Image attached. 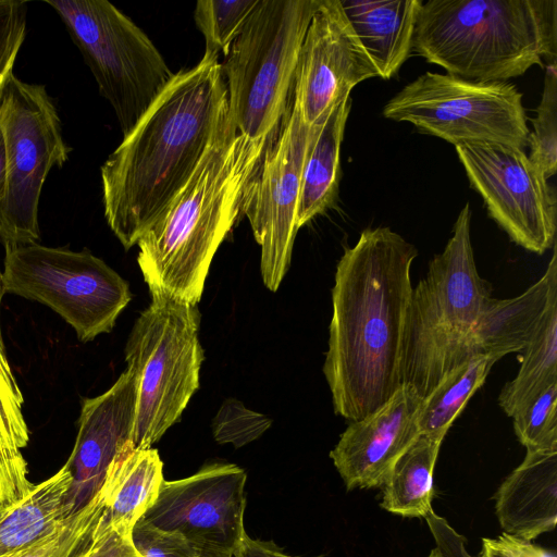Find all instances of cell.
Segmentation results:
<instances>
[{
  "instance_id": "obj_8",
  "label": "cell",
  "mask_w": 557,
  "mask_h": 557,
  "mask_svg": "<svg viewBox=\"0 0 557 557\" xmlns=\"http://www.w3.org/2000/svg\"><path fill=\"white\" fill-rule=\"evenodd\" d=\"M44 2L64 23L126 136L174 73L149 37L109 1Z\"/></svg>"
},
{
  "instance_id": "obj_40",
  "label": "cell",
  "mask_w": 557,
  "mask_h": 557,
  "mask_svg": "<svg viewBox=\"0 0 557 557\" xmlns=\"http://www.w3.org/2000/svg\"><path fill=\"white\" fill-rule=\"evenodd\" d=\"M0 244H1V238H0ZM3 295H4V293H3V288H2V272L0 270V307H1V299H2ZM0 349L5 352V347H4V342H3V337H2V331H1V322H0Z\"/></svg>"
},
{
  "instance_id": "obj_18",
  "label": "cell",
  "mask_w": 557,
  "mask_h": 557,
  "mask_svg": "<svg viewBox=\"0 0 557 557\" xmlns=\"http://www.w3.org/2000/svg\"><path fill=\"white\" fill-rule=\"evenodd\" d=\"M557 301L556 243L543 276L521 295L491 298L467 337L463 358L488 356L496 362L510 352L523 350L540 329L553 302Z\"/></svg>"
},
{
  "instance_id": "obj_34",
  "label": "cell",
  "mask_w": 557,
  "mask_h": 557,
  "mask_svg": "<svg viewBox=\"0 0 557 557\" xmlns=\"http://www.w3.org/2000/svg\"><path fill=\"white\" fill-rule=\"evenodd\" d=\"M132 542L140 557H200L201 552L183 534L161 530L143 517L132 530Z\"/></svg>"
},
{
  "instance_id": "obj_3",
  "label": "cell",
  "mask_w": 557,
  "mask_h": 557,
  "mask_svg": "<svg viewBox=\"0 0 557 557\" xmlns=\"http://www.w3.org/2000/svg\"><path fill=\"white\" fill-rule=\"evenodd\" d=\"M272 135L247 138L227 112L191 177L137 242V262L151 296L198 304L213 256L243 214L247 184Z\"/></svg>"
},
{
  "instance_id": "obj_1",
  "label": "cell",
  "mask_w": 557,
  "mask_h": 557,
  "mask_svg": "<svg viewBox=\"0 0 557 557\" xmlns=\"http://www.w3.org/2000/svg\"><path fill=\"white\" fill-rule=\"evenodd\" d=\"M417 248L389 227L366 228L341 257L323 373L334 411L358 421L401 386V357Z\"/></svg>"
},
{
  "instance_id": "obj_39",
  "label": "cell",
  "mask_w": 557,
  "mask_h": 557,
  "mask_svg": "<svg viewBox=\"0 0 557 557\" xmlns=\"http://www.w3.org/2000/svg\"><path fill=\"white\" fill-rule=\"evenodd\" d=\"M5 182H7V170H5V150L3 136L0 129V203L3 201L5 196Z\"/></svg>"
},
{
  "instance_id": "obj_21",
  "label": "cell",
  "mask_w": 557,
  "mask_h": 557,
  "mask_svg": "<svg viewBox=\"0 0 557 557\" xmlns=\"http://www.w3.org/2000/svg\"><path fill=\"white\" fill-rule=\"evenodd\" d=\"M163 481L158 450L134 448L128 443L110 465L100 487L111 525L131 535L136 522L156 502Z\"/></svg>"
},
{
  "instance_id": "obj_12",
  "label": "cell",
  "mask_w": 557,
  "mask_h": 557,
  "mask_svg": "<svg viewBox=\"0 0 557 557\" xmlns=\"http://www.w3.org/2000/svg\"><path fill=\"white\" fill-rule=\"evenodd\" d=\"M322 125H308L293 100L245 190L242 212L261 247V275L272 292L290 264L302 170Z\"/></svg>"
},
{
  "instance_id": "obj_37",
  "label": "cell",
  "mask_w": 557,
  "mask_h": 557,
  "mask_svg": "<svg viewBox=\"0 0 557 557\" xmlns=\"http://www.w3.org/2000/svg\"><path fill=\"white\" fill-rule=\"evenodd\" d=\"M425 519L436 540V549L444 557H471L463 547V540L448 527L445 520L431 511Z\"/></svg>"
},
{
  "instance_id": "obj_27",
  "label": "cell",
  "mask_w": 557,
  "mask_h": 557,
  "mask_svg": "<svg viewBox=\"0 0 557 557\" xmlns=\"http://www.w3.org/2000/svg\"><path fill=\"white\" fill-rule=\"evenodd\" d=\"M496 361L474 356L448 372L422 399L417 423L419 433L442 442L456 417L485 382Z\"/></svg>"
},
{
  "instance_id": "obj_10",
  "label": "cell",
  "mask_w": 557,
  "mask_h": 557,
  "mask_svg": "<svg viewBox=\"0 0 557 557\" xmlns=\"http://www.w3.org/2000/svg\"><path fill=\"white\" fill-rule=\"evenodd\" d=\"M0 129L5 150V196L0 203L4 247L38 243V210L44 184L69 160L58 109L46 87L13 73L0 99Z\"/></svg>"
},
{
  "instance_id": "obj_33",
  "label": "cell",
  "mask_w": 557,
  "mask_h": 557,
  "mask_svg": "<svg viewBox=\"0 0 557 557\" xmlns=\"http://www.w3.org/2000/svg\"><path fill=\"white\" fill-rule=\"evenodd\" d=\"M27 3L0 0V99L27 33Z\"/></svg>"
},
{
  "instance_id": "obj_43",
  "label": "cell",
  "mask_w": 557,
  "mask_h": 557,
  "mask_svg": "<svg viewBox=\"0 0 557 557\" xmlns=\"http://www.w3.org/2000/svg\"><path fill=\"white\" fill-rule=\"evenodd\" d=\"M11 505H0V520L2 519V517L7 513L9 507Z\"/></svg>"
},
{
  "instance_id": "obj_22",
  "label": "cell",
  "mask_w": 557,
  "mask_h": 557,
  "mask_svg": "<svg viewBox=\"0 0 557 557\" xmlns=\"http://www.w3.org/2000/svg\"><path fill=\"white\" fill-rule=\"evenodd\" d=\"M72 483V473L64 463L9 507L0 520V557L23 555L62 525L73 513L69 505Z\"/></svg>"
},
{
  "instance_id": "obj_35",
  "label": "cell",
  "mask_w": 557,
  "mask_h": 557,
  "mask_svg": "<svg viewBox=\"0 0 557 557\" xmlns=\"http://www.w3.org/2000/svg\"><path fill=\"white\" fill-rule=\"evenodd\" d=\"M86 557H140L132 536L116 531L109 522L104 509L95 530Z\"/></svg>"
},
{
  "instance_id": "obj_5",
  "label": "cell",
  "mask_w": 557,
  "mask_h": 557,
  "mask_svg": "<svg viewBox=\"0 0 557 557\" xmlns=\"http://www.w3.org/2000/svg\"><path fill=\"white\" fill-rule=\"evenodd\" d=\"M471 209L465 205L444 250L412 288L403 345V385L424 399L443 377L466 362L463 347L485 305L488 283L475 267Z\"/></svg>"
},
{
  "instance_id": "obj_20",
  "label": "cell",
  "mask_w": 557,
  "mask_h": 557,
  "mask_svg": "<svg viewBox=\"0 0 557 557\" xmlns=\"http://www.w3.org/2000/svg\"><path fill=\"white\" fill-rule=\"evenodd\" d=\"M362 47L389 79L408 59L422 0H339Z\"/></svg>"
},
{
  "instance_id": "obj_31",
  "label": "cell",
  "mask_w": 557,
  "mask_h": 557,
  "mask_svg": "<svg viewBox=\"0 0 557 557\" xmlns=\"http://www.w3.org/2000/svg\"><path fill=\"white\" fill-rule=\"evenodd\" d=\"M512 419L515 433L527 451L557 450V383Z\"/></svg>"
},
{
  "instance_id": "obj_38",
  "label": "cell",
  "mask_w": 557,
  "mask_h": 557,
  "mask_svg": "<svg viewBox=\"0 0 557 557\" xmlns=\"http://www.w3.org/2000/svg\"><path fill=\"white\" fill-rule=\"evenodd\" d=\"M233 557H298L285 554L274 542L250 537L247 532L240 539Z\"/></svg>"
},
{
  "instance_id": "obj_28",
  "label": "cell",
  "mask_w": 557,
  "mask_h": 557,
  "mask_svg": "<svg viewBox=\"0 0 557 557\" xmlns=\"http://www.w3.org/2000/svg\"><path fill=\"white\" fill-rule=\"evenodd\" d=\"M257 3L258 0L197 1L194 20L205 37L203 57H225Z\"/></svg>"
},
{
  "instance_id": "obj_9",
  "label": "cell",
  "mask_w": 557,
  "mask_h": 557,
  "mask_svg": "<svg viewBox=\"0 0 557 557\" xmlns=\"http://www.w3.org/2000/svg\"><path fill=\"white\" fill-rule=\"evenodd\" d=\"M4 249L3 293L49 307L83 343L110 333L131 301L128 283L88 249L39 243Z\"/></svg>"
},
{
  "instance_id": "obj_6",
  "label": "cell",
  "mask_w": 557,
  "mask_h": 557,
  "mask_svg": "<svg viewBox=\"0 0 557 557\" xmlns=\"http://www.w3.org/2000/svg\"><path fill=\"white\" fill-rule=\"evenodd\" d=\"M319 0H258L221 63L237 131L272 135L289 106L299 51Z\"/></svg>"
},
{
  "instance_id": "obj_23",
  "label": "cell",
  "mask_w": 557,
  "mask_h": 557,
  "mask_svg": "<svg viewBox=\"0 0 557 557\" xmlns=\"http://www.w3.org/2000/svg\"><path fill=\"white\" fill-rule=\"evenodd\" d=\"M351 108L350 96L342 100L325 119L306 159L297 210L302 227L332 207L341 180V146Z\"/></svg>"
},
{
  "instance_id": "obj_16",
  "label": "cell",
  "mask_w": 557,
  "mask_h": 557,
  "mask_svg": "<svg viewBox=\"0 0 557 557\" xmlns=\"http://www.w3.org/2000/svg\"><path fill=\"white\" fill-rule=\"evenodd\" d=\"M138 391L139 374L127 366L108 391L83 398L76 441L65 462L73 476L69 493L73 512L96 495L114 458L132 443Z\"/></svg>"
},
{
  "instance_id": "obj_29",
  "label": "cell",
  "mask_w": 557,
  "mask_h": 557,
  "mask_svg": "<svg viewBox=\"0 0 557 557\" xmlns=\"http://www.w3.org/2000/svg\"><path fill=\"white\" fill-rule=\"evenodd\" d=\"M101 488L83 507L71 513L62 525L20 557H86L92 532L103 512Z\"/></svg>"
},
{
  "instance_id": "obj_13",
  "label": "cell",
  "mask_w": 557,
  "mask_h": 557,
  "mask_svg": "<svg viewBox=\"0 0 557 557\" xmlns=\"http://www.w3.org/2000/svg\"><path fill=\"white\" fill-rule=\"evenodd\" d=\"M455 148L470 185L512 242L539 255L554 246L556 194L523 149L499 143Z\"/></svg>"
},
{
  "instance_id": "obj_15",
  "label": "cell",
  "mask_w": 557,
  "mask_h": 557,
  "mask_svg": "<svg viewBox=\"0 0 557 557\" xmlns=\"http://www.w3.org/2000/svg\"><path fill=\"white\" fill-rule=\"evenodd\" d=\"M379 71L355 34L339 0H319L307 28L294 79L293 100L304 121L323 124L360 82Z\"/></svg>"
},
{
  "instance_id": "obj_17",
  "label": "cell",
  "mask_w": 557,
  "mask_h": 557,
  "mask_svg": "<svg viewBox=\"0 0 557 557\" xmlns=\"http://www.w3.org/2000/svg\"><path fill=\"white\" fill-rule=\"evenodd\" d=\"M422 399L403 385L366 418L350 422L330 457L347 491L381 487L398 457L419 436Z\"/></svg>"
},
{
  "instance_id": "obj_41",
  "label": "cell",
  "mask_w": 557,
  "mask_h": 557,
  "mask_svg": "<svg viewBox=\"0 0 557 557\" xmlns=\"http://www.w3.org/2000/svg\"><path fill=\"white\" fill-rule=\"evenodd\" d=\"M428 557H444L436 548H434ZM478 557H493L487 550L482 548L480 556Z\"/></svg>"
},
{
  "instance_id": "obj_19",
  "label": "cell",
  "mask_w": 557,
  "mask_h": 557,
  "mask_svg": "<svg viewBox=\"0 0 557 557\" xmlns=\"http://www.w3.org/2000/svg\"><path fill=\"white\" fill-rule=\"evenodd\" d=\"M495 511L505 533L531 541L557 522V450L527 451L523 461L495 494Z\"/></svg>"
},
{
  "instance_id": "obj_44",
  "label": "cell",
  "mask_w": 557,
  "mask_h": 557,
  "mask_svg": "<svg viewBox=\"0 0 557 557\" xmlns=\"http://www.w3.org/2000/svg\"><path fill=\"white\" fill-rule=\"evenodd\" d=\"M20 557V556H18Z\"/></svg>"
},
{
  "instance_id": "obj_7",
  "label": "cell",
  "mask_w": 557,
  "mask_h": 557,
  "mask_svg": "<svg viewBox=\"0 0 557 557\" xmlns=\"http://www.w3.org/2000/svg\"><path fill=\"white\" fill-rule=\"evenodd\" d=\"M136 320L125 347L139 374L134 448H150L182 416L199 387L203 350L196 306L162 295Z\"/></svg>"
},
{
  "instance_id": "obj_26",
  "label": "cell",
  "mask_w": 557,
  "mask_h": 557,
  "mask_svg": "<svg viewBox=\"0 0 557 557\" xmlns=\"http://www.w3.org/2000/svg\"><path fill=\"white\" fill-rule=\"evenodd\" d=\"M522 351L517 375L505 384L498 397L499 406L509 417L557 383V301L550 305L536 334Z\"/></svg>"
},
{
  "instance_id": "obj_36",
  "label": "cell",
  "mask_w": 557,
  "mask_h": 557,
  "mask_svg": "<svg viewBox=\"0 0 557 557\" xmlns=\"http://www.w3.org/2000/svg\"><path fill=\"white\" fill-rule=\"evenodd\" d=\"M482 548L493 557H556L555 553L513 535L502 533L496 539H483Z\"/></svg>"
},
{
  "instance_id": "obj_30",
  "label": "cell",
  "mask_w": 557,
  "mask_h": 557,
  "mask_svg": "<svg viewBox=\"0 0 557 557\" xmlns=\"http://www.w3.org/2000/svg\"><path fill=\"white\" fill-rule=\"evenodd\" d=\"M529 133L530 160L549 178L557 170V66L546 67L542 98Z\"/></svg>"
},
{
  "instance_id": "obj_11",
  "label": "cell",
  "mask_w": 557,
  "mask_h": 557,
  "mask_svg": "<svg viewBox=\"0 0 557 557\" xmlns=\"http://www.w3.org/2000/svg\"><path fill=\"white\" fill-rule=\"evenodd\" d=\"M383 116L409 122L454 146L499 143L523 149L529 128L522 95L506 82H471L426 72L404 86L383 108Z\"/></svg>"
},
{
  "instance_id": "obj_4",
  "label": "cell",
  "mask_w": 557,
  "mask_h": 557,
  "mask_svg": "<svg viewBox=\"0 0 557 557\" xmlns=\"http://www.w3.org/2000/svg\"><path fill=\"white\" fill-rule=\"evenodd\" d=\"M412 50L447 74L506 82L556 62L557 0L422 1Z\"/></svg>"
},
{
  "instance_id": "obj_24",
  "label": "cell",
  "mask_w": 557,
  "mask_h": 557,
  "mask_svg": "<svg viewBox=\"0 0 557 557\" xmlns=\"http://www.w3.org/2000/svg\"><path fill=\"white\" fill-rule=\"evenodd\" d=\"M23 404V394L0 349V505L17 503L34 486L22 454L29 441Z\"/></svg>"
},
{
  "instance_id": "obj_2",
  "label": "cell",
  "mask_w": 557,
  "mask_h": 557,
  "mask_svg": "<svg viewBox=\"0 0 557 557\" xmlns=\"http://www.w3.org/2000/svg\"><path fill=\"white\" fill-rule=\"evenodd\" d=\"M219 59L175 73L100 168L107 223L127 250L191 177L226 114Z\"/></svg>"
},
{
  "instance_id": "obj_14",
  "label": "cell",
  "mask_w": 557,
  "mask_h": 557,
  "mask_svg": "<svg viewBox=\"0 0 557 557\" xmlns=\"http://www.w3.org/2000/svg\"><path fill=\"white\" fill-rule=\"evenodd\" d=\"M247 474L233 463L214 462L180 480L163 481L143 516L164 531L183 534L203 553L233 556L245 534Z\"/></svg>"
},
{
  "instance_id": "obj_32",
  "label": "cell",
  "mask_w": 557,
  "mask_h": 557,
  "mask_svg": "<svg viewBox=\"0 0 557 557\" xmlns=\"http://www.w3.org/2000/svg\"><path fill=\"white\" fill-rule=\"evenodd\" d=\"M270 425L268 417L247 409L238 400L227 399L213 419L212 430L218 443H231L238 448L257 440Z\"/></svg>"
},
{
  "instance_id": "obj_25",
  "label": "cell",
  "mask_w": 557,
  "mask_h": 557,
  "mask_svg": "<svg viewBox=\"0 0 557 557\" xmlns=\"http://www.w3.org/2000/svg\"><path fill=\"white\" fill-rule=\"evenodd\" d=\"M442 442L423 434L398 457L383 486L381 507L405 518L432 511L433 471Z\"/></svg>"
},
{
  "instance_id": "obj_42",
  "label": "cell",
  "mask_w": 557,
  "mask_h": 557,
  "mask_svg": "<svg viewBox=\"0 0 557 557\" xmlns=\"http://www.w3.org/2000/svg\"><path fill=\"white\" fill-rule=\"evenodd\" d=\"M200 557H233V556L230 554H224V553H203V552H201Z\"/></svg>"
}]
</instances>
